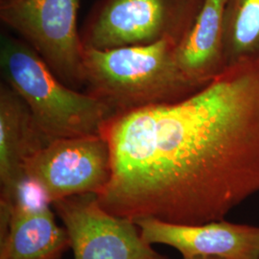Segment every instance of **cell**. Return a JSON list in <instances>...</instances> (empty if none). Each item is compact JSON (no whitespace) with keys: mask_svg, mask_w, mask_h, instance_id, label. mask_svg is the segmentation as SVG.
<instances>
[{"mask_svg":"<svg viewBox=\"0 0 259 259\" xmlns=\"http://www.w3.org/2000/svg\"><path fill=\"white\" fill-rule=\"evenodd\" d=\"M24 173L52 203L77 195H100L111 178V149L104 135L51 140L27 158Z\"/></svg>","mask_w":259,"mask_h":259,"instance_id":"6","label":"cell"},{"mask_svg":"<svg viewBox=\"0 0 259 259\" xmlns=\"http://www.w3.org/2000/svg\"><path fill=\"white\" fill-rule=\"evenodd\" d=\"M183 259H224L221 257H215V256H194V257H190V258Z\"/></svg>","mask_w":259,"mask_h":259,"instance_id":"13","label":"cell"},{"mask_svg":"<svg viewBox=\"0 0 259 259\" xmlns=\"http://www.w3.org/2000/svg\"><path fill=\"white\" fill-rule=\"evenodd\" d=\"M74 259H167L141 236L133 220L106 210L97 195H77L55 201Z\"/></svg>","mask_w":259,"mask_h":259,"instance_id":"7","label":"cell"},{"mask_svg":"<svg viewBox=\"0 0 259 259\" xmlns=\"http://www.w3.org/2000/svg\"><path fill=\"white\" fill-rule=\"evenodd\" d=\"M80 0H1L0 19L21 36L68 87L84 85Z\"/></svg>","mask_w":259,"mask_h":259,"instance_id":"5","label":"cell"},{"mask_svg":"<svg viewBox=\"0 0 259 259\" xmlns=\"http://www.w3.org/2000/svg\"><path fill=\"white\" fill-rule=\"evenodd\" d=\"M135 223L143 239L176 249L183 258L215 256L224 259H259V227L227 222L201 225L140 219Z\"/></svg>","mask_w":259,"mask_h":259,"instance_id":"8","label":"cell"},{"mask_svg":"<svg viewBox=\"0 0 259 259\" xmlns=\"http://www.w3.org/2000/svg\"><path fill=\"white\" fill-rule=\"evenodd\" d=\"M224 45L227 67L259 60V0H226Z\"/></svg>","mask_w":259,"mask_h":259,"instance_id":"12","label":"cell"},{"mask_svg":"<svg viewBox=\"0 0 259 259\" xmlns=\"http://www.w3.org/2000/svg\"><path fill=\"white\" fill-rule=\"evenodd\" d=\"M102 134L106 210L134 222L224 220L259 192V60L227 67L180 101L116 114Z\"/></svg>","mask_w":259,"mask_h":259,"instance_id":"1","label":"cell"},{"mask_svg":"<svg viewBox=\"0 0 259 259\" xmlns=\"http://www.w3.org/2000/svg\"><path fill=\"white\" fill-rule=\"evenodd\" d=\"M51 206L34 210L0 206V259H62L69 238Z\"/></svg>","mask_w":259,"mask_h":259,"instance_id":"9","label":"cell"},{"mask_svg":"<svg viewBox=\"0 0 259 259\" xmlns=\"http://www.w3.org/2000/svg\"><path fill=\"white\" fill-rule=\"evenodd\" d=\"M226 0H204L193 25L177 45L181 73L197 90L211 83L227 68L224 45Z\"/></svg>","mask_w":259,"mask_h":259,"instance_id":"10","label":"cell"},{"mask_svg":"<svg viewBox=\"0 0 259 259\" xmlns=\"http://www.w3.org/2000/svg\"><path fill=\"white\" fill-rule=\"evenodd\" d=\"M48 143L27 105L8 83L0 84V198L10 194L29 157Z\"/></svg>","mask_w":259,"mask_h":259,"instance_id":"11","label":"cell"},{"mask_svg":"<svg viewBox=\"0 0 259 259\" xmlns=\"http://www.w3.org/2000/svg\"><path fill=\"white\" fill-rule=\"evenodd\" d=\"M176 41L97 50L83 48L87 93L107 104L115 114L177 102L200 91L181 73Z\"/></svg>","mask_w":259,"mask_h":259,"instance_id":"2","label":"cell"},{"mask_svg":"<svg viewBox=\"0 0 259 259\" xmlns=\"http://www.w3.org/2000/svg\"><path fill=\"white\" fill-rule=\"evenodd\" d=\"M0 65L5 83L27 105L48 142L102 135L108 122L116 115L100 99L61 81L24 40L2 35Z\"/></svg>","mask_w":259,"mask_h":259,"instance_id":"3","label":"cell"},{"mask_svg":"<svg viewBox=\"0 0 259 259\" xmlns=\"http://www.w3.org/2000/svg\"><path fill=\"white\" fill-rule=\"evenodd\" d=\"M204 0H98L80 32L83 48L106 50L179 44L193 25Z\"/></svg>","mask_w":259,"mask_h":259,"instance_id":"4","label":"cell"}]
</instances>
